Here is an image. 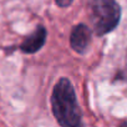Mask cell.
Listing matches in <instances>:
<instances>
[{"mask_svg": "<svg viewBox=\"0 0 127 127\" xmlns=\"http://www.w3.org/2000/svg\"><path fill=\"white\" fill-rule=\"evenodd\" d=\"M52 113L61 127H84L82 113L69 79L61 77L51 95Z\"/></svg>", "mask_w": 127, "mask_h": 127, "instance_id": "1", "label": "cell"}, {"mask_svg": "<svg viewBox=\"0 0 127 127\" xmlns=\"http://www.w3.org/2000/svg\"><path fill=\"white\" fill-rule=\"evenodd\" d=\"M89 4L90 19L97 35L108 34L118 25L121 8L116 0H89Z\"/></svg>", "mask_w": 127, "mask_h": 127, "instance_id": "2", "label": "cell"}, {"mask_svg": "<svg viewBox=\"0 0 127 127\" xmlns=\"http://www.w3.org/2000/svg\"><path fill=\"white\" fill-rule=\"evenodd\" d=\"M91 42V30L85 24L76 25L70 35V45L79 54H85Z\"/></svg>", "mask_w": 127, "mask_h": 127, "instance_id": "3", "label": "cell"}, {"mask_svg": "<svg viewBox=\"0 0 127 127\" xmlns=\"http://www.w3.org/2000/svg\"><path fill=\"white\" fill-rule=\"evenodd\" d=\"M46 29L42 25L37 26L29 36L24 39V41L20 45V50L25 54H34L39 51L46 41Z\"/></svg>", "mask_w": 127, "mask_h": 127, "instance_id": "4", "label": "cell"}, {"mask_svg": "<svg viewBox=\"0 0 127 127\" xmlns=\"http://www.w3.org/2000/svg\"><path fill=\"white\" fill-rule=\"evenodd\" d=\"M72 1L74 0H55L56 5L60 6V8H67V6H70L72 4Z\"/></svg>", "mask_w": 127, "mask_h": 127, "instance_id": "5", "label": "cell"}, {"mask_svg": "<svg viewBox=\"0 0 127 127\" xmlns=\"http://www.w3.org/2000/svg\"><path fill=\"white\" fill-rule=\"evenodd\" d=\"M120 127H127V123H125V125H122V126H120Z\"/></svg>", "mask_w": 127, "mask_h": 127, "instance_id": "6", "label": "cell"}]
</instances>
